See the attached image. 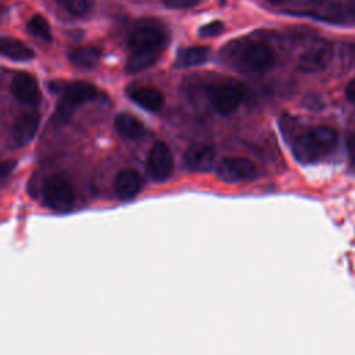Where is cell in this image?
Returning a JSON list of instances; mask_svg holds the SVG:
<instances>
[{
  "instance_id": "6",
  "label": "cell",
  "mask_w": 355,
  "mask_h": 355,
  "mask_svg": "<svg viewBox=\"0 0 355 355\" xmlns=\"http://www.w3.org/2000/svg\"><path fill=\"white\" fill-rule=\"evenodd\" d=\"M147 169L151 178L157 182L166 180L173 171V158L171 148L164 141L155 143L148 153Z\"/></svg>"
},
{
  "instance_id": "14",
  "label": "cell",
  "mask_w": 355,
  "mask_h": 355,
  "mask_svg": "<svg viewBox=\"0 0 355 355\" xmlns=\"http://www.w3.org/2000/svg\"><path fill=\"white\" fill-rule=\"evenodd\" d=\"M130 98L139 104L141 108L147 110V111H158L162 108L165 98L164 94L154 89V87H148V86H143V87H137L135 90L130 92Z\"/></svg>"
},
{
  "instance_id": "8",
  "label": "cell",
  "mask_w": 355,
  "mask_h": 355,
  "mask_svg": "<svg viewBox=\"0 0 355 355\" xmlns=\"http://www.w3.org/2000/svg\"><path fill=\"white\" fill-rule=\"evenodd\" d=\"M244 62L254 71L266 72L276 64V55L273 50L265 43H251L244 49L243 53Z\"/></svg>"
},
{
  "instance_id": "9",
  "label": "cell",
  "mask_w": 355,
  "mask_h": 355,
  "mask_svg": "<svg viewBox=\"0 0 355 355\" xmlns=\"http://www.w3.org/2000/svg\"><path fill=\"white\" fill-rule=\"evenodd\" d=\"M40 122V115L37 112H24L15 118L11 126V141L14 146L21 147L28 144L36 135Z\"/></svg>"
},
{
  "instance_id": "15",
  "label": "cell",
  "mask_w": 355,
  "mask_h": 355,
  "mask_svg": "<svg viewBox=\"0 0 355 355\" xmlns=\"http://www.w3.org/2000/svg\"><path fill=\"white\" fill-rule=\"evenodd\" d=\"M0 55L14 61H29L35 57V53L18 39L0 36Z\"/></svg>"
},
{
  "instance_id": "16",
  "label": "cell",
  "mask_w": 355,
  "mask_h": 355,
  "mask_svg": "<svg viewBox=\"0 0 355 355\" xmlns=\"http://www.w3.org/2000/svg\"><path fill=\"white\" fill-rule=\"evenodd\" d=\"M115 129L125 139H139L144 135L146 128L141 121H139L135 115L128 112H121L115 116Z\"/></svg>"
},
{
  "instance_id": "2",
  "label": "cell",
  "mask_w": 355,
  "mask_h": 355,
  "mask_svg": "<svg viewBox=\"0 0 355 355\" xmlns=\"http://www.w3.org/2000/svg\"><path fill=\"white\" fill-rule=\"evenodd\" d=\"M44 204L58 212H64L72 208L75 201V193L72 186L60 176L49 178L42 189Z\"/></svg>"
},
{
  "instance_id": "3",
  "label": "cell",
  "mask_w": 355,
  "mask_h": 355,
  "mask_svg": "<svg viewBox=\"0 0 355 355\" xmlns=\"http://www.w3.org/2000/svg\"><path fill=\"white\" fill-rule=\"evenodd\" d=\"M97 89L87 82H73L64 87L62 98L57 108V115L67 119L83 103L96 98Z\"/></svg>"
},
{
  "instance_id": "13",
  "label": "cell",
  "mask_w": 355,
  "mask_h": 355,
  "mask_svg": "<svg viewBox=\"0 0 355 355\" xmlns=\"http://www.w3.org/2000/svg\"><path fill=\"white\" fill-rule=\"evenodd\" d=\"M143 184L144 180L137 171L123 169L116 175L114 189L121 200H130L141 191Z\"/></svg>"
},
{
  "instance_id": "17",
  "label": "cell",
  "mask_w": 355,
  "mask_h": 355,
  "mask_svg": "<svg viewBox=\"0 0 355 355\" xmlns=\"http://www.w3.org/2000/svg\"><path fill=\"white\" fill-rule=\"evenodd\" d=\"M209 57V49L205 46H191L182 49L175 60V65L179 68H189L204 64Z\"/></svg>"
},
{
  "instance_id": "5",
  "label": "cell",
  "mask_w": 355,
  "mask_h": 355,
  "mask_svg": "<svg viewBox=\"0 0 355 355\" xmlns=\"http://www.w3.org/2000/svg\"><path fill=\"white\" fill-rule=\"evenodd\" d=\"M208 98L212 107L223 115L236 111L243 100V92L233 83H218L208 87Z\"/></svg>"
},
{
  "instance_id": "24",
  "label": "cell",
  "mask_w": 355,
  "mask_h": 355,
  "mask_svg": "<svg viewBox=\"0 0 355 355\" xmlns=\"http://www.w3.org/2000/svg\"><path fill=\"white\" fill-rule=\"evenodd\" d=\"M345 96L347 98L355 104V78L351 79L345 87Z\"/></svg>"
},
{
  "instance_id": "7",
  "label": "cell",
  "mask_w": 355,
  "mask_h": 355,
  "mask_svg": "<svg viewBox=\"0 0 355 355\" xmlns=\"http://www.w3.org/2000/svg\"><path fill=\"white\" fill-rule=\"evenodd\" d=\"M333 49L329 44H316L305 50L298 58V69L304 73L323 71L331 61Z\"/></svg>"
},
{
  "instance_id": "4",
  "label": "cell",
  "mask_w": 355,
  "mask_h": 355,
  "mask_svg": "<svg viewBox=\"0 0 355 355\" xmlns=\"http://www.w3.org/2000/svg\"><path fill=\"white\" fill-rule=\"evenodd\" d=\"M257 168L252 161L244 157H226L216 165V175L226 183L247 182L255 178Z\"/></svg>"
},
{
  "instance_id": "25",
  "label": "cell",
  "mask_w": 355,
  "mask_h": 355,
  "mask_svg": "<svg viewBox=\"0 0 355 355\" xmlns=\"http://www.w3.org/2000/svg\"><path fill=\"white\" fill-rule=\"evenodd\" d=\"M12 168H14L12 161H0V178L8 175Z\"/></svg>"
},
{
  "instance_id": "18",
  "label": "cell",
  "mask_w": 355,
  "mask_h": 355,
  "mask_svg": "<svg viewBox=\"0 0 355 355\" xmlns=\"http://www.w3.org/2000/svg\"><path fill=\"white\" fill-rule=\"evenodd\" d=\"M161 53H162V50L132 51V54L129 55L128 62H126V71L130 73H136V72H141V71L147 69L157 61V58L159 57Z\"/></svg>"
},
{
  "instance_id": "21",
  "label": "cell",
  "mask_w": 355,
  "mask_h": 355,
  "mask_svg": "<svg viewBox=\"0 0 355 355\" xmlns=\"http://www.w3.org/2000/svg\"><path fill=\"white\" fill-rule=\"evenodd\" d=\"M57 3L75 15H83L89 10L87 0H57Z\"/></svg>"
},
{
  "instance_id": "1",
  "label": "cell",
  "mask_w": 355,
  "mask_h": 355,
  "mask_svg": "<svg viewBox=\"0 0 355 355\" xmlns=\"http://www.w3.org/2000/svg\"><path fill=\"white\" fill-rule=\"evenodd\" d=\"M337 139L338 135L336 129L330 126H315L297 140L294 153L298 159L312 161L333 148Z\"/></svg>"
},
{
  "instance_id": "20",
  "label": "cell",
  "mask_w": 355,
  "mask_h": 355,
  "mask_svg": "<svg viewBox=\"0 0 355 355\" xmlns=\"http://www.w3.org/2000/svg\"><path fill=\"white\" fill-rule=\"evenodd\" d=\"M28 31L33 36H36V37H39V39H42L44 42H51L53 40L50 25H49L47 19L43 15H39V14L33 15L28 21Z\"/></svg>"
},
{
  "instance_id": "26",
  "label": "cell",
  "mask_w": 355,
  "mask_h": 355,
  "mask_svg": "<svg viewBox=\"0 0 355 355\" xmlns=\"http://www.w3.org/2000/svg\"><path fill=\"white\" fill-rule=\"evenodd\" d=\"M269 1H272V3H283L286 0H269Z\"/></svg>"
},
{
  "instance_id": "23",
  "label": "cell",
  "mask_w": 355,
  "mask_h": 355,
  "mask_svg": "<svg viewBox=\"0 0 355 355\" xmlns=\"http://www.w3.org/2000/svg\"><path fill=\"white\" fill-rule=\"evenodd\" d=\"M201 0H162V3L169 8H190L200 3Z\"/></svg>"
},
{
  "instance_id": "22",
  "label": "cell",
  "mask_w": 355,
  "mask_h": 355,
  "mask_svg": "<svg viewBox=\"0 0 355 355\" xmlns=\"http://www.w3.org/2000/svg\"><path fill=\"white\" fill-rule=\"evenodd\" d=\"M225 29V25L223 22L220 21H212V22H208L205 25H202L198 31V35L201 37H214V36H218L223 32Z\"/></svg>"
},
{
  "instance_id": "10",
  "label": "cell",
  "mask_w": 355,
  "mask_h": 355,
  "mask_svg": "<svg viewBox=\"0 0 355 355\" xmlns=\"http://www.w3.org/2000/svg\"><path fill=\"white\" fill-rule=\"evenodd\" d=\"M215 162V150L208 144H193L184 153V164L191 172H208Z\"/></svg>"
},
{
  "instance_id": "19",
  "label": "cell",
  "mask_w": 355,
  "mask_h": 355,
  "mask_svg": "<svg viewBox=\"0 0 355 355\" xmlns=\"http://www.w3.org/2000/svg\"><path fill=\"white\" fill-rule=\"evenodd\" d=\"M100 50L94 46H80L69 53V61L78 68H93L100 61Z\"/></svg>"
},
{
  "instance_id": "11",
  "label": "cell",
  "mask_w": 355,
  "mask_h": 355,
  "mask_svg": "<svg viewBox=\"0 0 355 355\" xmlns=\"http://www.w3.org/2000/svg\"><path fill=\"white\" fill-rule=\"evenodd\" d=\"M165 37L158 28L141 26L132 32L129 37V44L132 51L140 50H162Z\"/></svg>"
},
{
  "instance_id": "12",
  "label": "cell",
  "mask_w": 355,
  "mask_h": 355,
  "mask_svg": "<svg viewBox=\"0 0 355 355\" xmlns=\"http://www.w3.org/2000/svg\"><path fill=\"white\" fill-rule=\"evenodd\" d=\"M11 93L17 100L25 104H35L40 100L39 85L36 79L26 72H19L12 78Z\"/></svg>"
}]
</instances>
